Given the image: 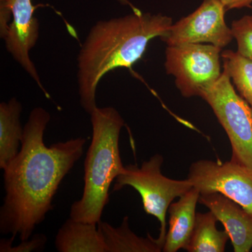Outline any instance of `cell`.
Instances as JSON below:
<instances>
[{"label": "cell", "mask_w": 252, "mask_h": 252, "mask_svg": "<svg viewBox=\"0 0 252 252\" xmlns=\"http://www.w3.org/2000/svg\"><path fill=\"white\" fill-rule=\"evenodd\" d=\"M51 115L33 109L23 127L21 147L4 170L5 197L0 208V233L15 240L31 238L36 225L53 210L52 203L63 179L84 154V137L46 147L44 131Z\"/></svg>", "instance_id": "6da1fadb"}, {"label": "cell", "mask_w": 252, "mask_h": 252, "mask_svg": "<svg viewBox=\"0 0 252 252\" xmlns=\"http://www.w3.org/2000/svg\"><path fill=\"white\" fill-rule=\"evenodd\" d=\"M172 24L171 17L140 11L96 23L78 57L79 95L84 110L91 114L97 107L96 89L107 72L132 67L143 56L149 41L163 35Z\"/></svg>", "instance_id": "7a4b0ae2"}, {"label": "cell", "mask_w": 252, "mask_h": 252, "mask_svg": "<svg viewBox=\"0 0 252 252\" xmlns=\"http://www.w3.org/2000/svg\"><path fill=\"white\" fill-rule=\"evenodd\" d=\"M92 141L84 162V188L70 208V218L97 223L109 202L112 182L123 173L119 137L124 120L112 107H96L91 114Z\"/></svg>", "instance_id": "3957f363"}, {"label": "cell", "mask_w": 252, "mask_h": 252, "mask_svg": "<svg viewBox=\"0 0 252 252\" xmlns=\"http://www.w3.org/2000/svg\"><path fill=\"white\" fill-rule=\"evenodd\" d=\"M163 160L161 154H157L142 162L141 167L125 166L123 173L116 178L113 188V191H117L126 186H130L140 193L144 211L155 217L160 223V233L157 239L162 246L166 237L169 207L175 198H180L193 187L187 179L172 180L162 175Z\"/></svg>", "instance_id": "277c9868"}, {"label": "cell", "mask_w": 252, "mask_h": 252, "mask_svg": "<svg viewBox=\"0 0 252 252\" xmlns=\"http://www.w3.org/2000/svg\"><path fill=\"white\" fill-rule=\"evenodd\" d=\"M199 97L210 106L231 145L230 160L252 170V108L235 91L225 72L216 82L200 91Z\"/></svg>", "instance_id": "5b68a950"}, {"label": "cell", "mask_w": 252, "mask_h": 252, "mask_svg": "<svg viewBox=\"0 0 252 252\" xmlns=\"http://www.w3.org/2000/svg\"><path fill=\"white\" fill-rule=\"evenodd\" d=\"M221 48L212 44H189L167 46L165 67L175 78V85L183 97L199 96L221 75Z\"/></svg>", "instance_id": "8992f818"}, {"label": "cell", "mask_w": 252, "mask_h": 252, "mask_svg": "<svg viewBox=\"0 0 252 252\" xmlns=\"http://www.w3.org/2000/svg\"><path fill=\"white\" fill-rule=\"evenodd\" d=\"M187 180L200 194L219 193L252 215V170L232 161L199 160L189 167Z\"/></svg>", "instance_id": "52a82bcc"}, {"label": "cell", "mask_w": 252, "mask_h": 252, "mask_svg": "<svg viewBox=\"0 0 252 252\" xmlns=\"http://www.w3.org/2000/svg\"><path fill=\"white\" fill-rule=\"evenodd\" d=\"M225 12L220 0H204L192 14L172 24L160 39L167 46L207 43L223 49L233 39L225 22Z\"/></svg>", "instance_id": "ba28073f"}, {"label": "cell", "mask_w": 252, "mask_h": 252, "mask_svg": "<svg viewBox=\"0 0 252 252\" xmlns=\"http://www.w3.org/2000/svg\"><path fill=\"white\" fill-rule=\"evenodd\" d=\"M34 9L32 0H1V22L8 13L13 15L12 22L1 32V36L7 51L48 95L29 56L39 37V23L33 16Z\"/></svg>", "instance_id": "9c48e42d"}, {"label": "cell", "mask_w": 252, "mask_h": 252, "mask_svg": "<svg viewBox=\"0 0 252 252\" xmlns=\"http://www.w3.org/2000/svg\"><path fill=\"white\" fill-rule=\"evenodd\" d=\"M198 203L207 207L224 226L235 252L252 249V215L243 207L219 193L200 194Z\"/></svg>", "instance_id": "30bf717a"}, {"label": "cell", "mask_w": 252, "mask_h": 252, "mask_svg": "<svg viewBox=\"0 0 252 252\" xmlns=\"http://www.w3.org/2000/svg\"><path fill=\"white\" fill-rule=\"evenodd\" d=\"M200 193L192 187L189 191L172 203L168 209L169 228L162 252H176L186 250L195 225V208Z\"/></svg>", "instance_id": "8fae6325"}, {"label": "cell", "mask_w": 252, "mask_h": 252, "mask_svg": "<svg viewBox=\"0 0 252 252\" xmlns=\"http://www.w3.org/2000/svg\"><path fill=\"white\" fill-rule=\"evenodd\" d=\"M55 246L59 252H107L97 223L69 218L60 228Z\"/></svg>", "instance_id": "7c38bea8"}, {"label": "cell", "mask_w": 252, "mask_h": 252, "mask_svg": "<svg viewBox=\"0 0 252 252\" xmlns=\"http://www.w3.org/2000/svg\"><path fill=\"white\" fill-rule=\"evenodd\" d=\"M97 227L107 252H160L163 246L157 238L147 234L146 238L140 237L129 228L128 217H125L122 225L113 227L107 222L99 220Z\"/></svg>", "instance_id": "4fadbf2b"}, {"label": "cell", "mask_w": 252, "mask_h": 252, "mask_svg": "<svg viewBox=\"0 0 252 252\" xmlns=\"http://www.w3.org/2000/svg\"><path fill=\"white\" fill-rule=\"evenodd\" d=\"M22 105L13 97L0 104V168L9 164L19 152L23 137Z\"/></svg>", "instance_id": "5bb4252c"}, {"label": "cell", "mask_w": 252, "mask_h": 252, "mask_svg": "<svg viewBox=\"0 0 252 252\" xmlns=\"http://www.w3.org/2000/svg\"><path fill=\"white\" fill-rule=\"evenodd\" d=\"M216 216L211 211L196 213L195 225L187 248L189 252H223L229 240L225 230H219Z\"/></svg>", "instance_id": "9a60e30c"}, {"label": "cell", "mask_w": 252, "mask_h": 252, "mask_svg": "<svg viewBox=\"0 0 252 252\" xmlns=\"http://www.w3.org/2000/svg\"><path fill=\"white\" fill-rule=\"evenodd\" d=\"M220 57L223 72L228 74L240 95L252 108V60L231 50L221 51Z\"/></svg>", "instance_id": "2e32d148"}, {"label": "cell", "mask_w": 252, "mask_h": 252, "mask_svg": "<svg viewBox=\"0 0 252 252\" xmlns=\"http://www.w3.org/2000/svg\"><path fill=\"white\" fill-rule=\"evenodd\" d=\"M238 44V52L252 60V16H245L232 22L230 28Z\"/></svg>", "instance_id": "e0dca14e"}, {"label": "cell", "mask_w": 252, "mask_h": 252, "mask_svg": "<svg viewBox=\"0 0 252 252\" xmlns=\"http://www.w3.org/2000/svg\"><path fill=\"white\" fill-rule=\"evenodd\" d=\"M48 238L45 235L35 234L26 240H21V243L13 246L14 240L12 238L1 239L0 241L1 252H41L45 248Z\"/></svg>", "instance_id": "ac0fdd59"}, {"label": "cell", "mask_w": 252, "mask_h": 252, "mask_svg": "<svg viewBox=\"0 0 252 252\" xmlns=\"http://www.w3.org/2000/svg\"><path fill=\"white\" fill-rule=\"evenodd\" d=\"M220 1L224 5L226 11L232 9L250 7L252 4V0H220Z\"/></svg>", "instance_id": "d6986e66"}]
</instances>
